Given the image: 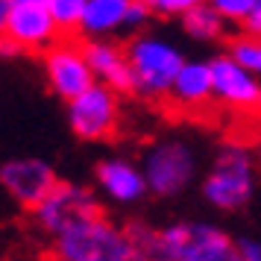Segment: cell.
<instances>
[{"mask_svg": "<svg viewBox=\"0 0 261 261\" xmlns=\"http://www.w3.org/2000/svg\"><path fill=\"white\" fill-rule=\"evenodd\" d=\"M129 0H85L80 36L85 38H112L123 27V12Z\"/></svg>", "mask_w": 261, "mask_h": 261, "instance_id": "obj_15", "label": "cell"}, {"mask_svg": "<svg viewBox=\"0 0 261 261\" xmlns=\"http://www.w3.org/2000/svg\"><path fill=\"white\" fill-rule=\"evenodd\" d=\"M238 249L247 261H261V241L258 238H235Z\"/></svg>", "mask_w": 261, "mask_h": 261, "instance_id": "obj_22", "label": "cell"}, {"mask_svg": "<svg viewBox=\"0 0 261 261\" xmlns=\"http://www.w3.org/2000/svg\"><path fill=\"white\" fill-rule=\"evenodd\" d=\"M36 226L44 235H59L62 229H68L71 223L83 220L88 214L100 212V200L94 197V191L85 188L83 182H71V179H56V185L41 197V200L30 208Z\"/></svg>", "mask_w": 261, "mask_h": 261, "instance_id": "obj_7", "label": "cell"}, {"mask_svg": "<svg viewBox=\"0 0 261 261\" xmlns=\"http://www.w3.org/2000/svg\"><path fill=\"white\" fill-rule=\"evenodd\" d=\"M83 53L97 83L109 85L118 94H132V71L123 47H118L112 38H85Z\"/></svg>", "mask_w": 261, "mask_h": 261, "instance_id": "obj_13", "label": "cell"}, {"mask_svg": "<svg viewBox=\"0 0 261 261\" xmlns=\"http://www.w3.org/2000/svg\"><path fill=\"white\" fill-rule=\"evenodd\" d=\"M226 47H229L226 53H229L241 68H247L249 73L261 76V36L241 33V36L229 38V44H226Z\"/></svg>", "mask_w": 261, "mask_h": 261, "instance_id": "obj_18", "label": "cell"}, {"mask_svg": "<svg viewBox=\"0 0 261 261\" xmlns=\"http://www.w3.org/2000/svg\"><path fill=\"white\" fill-rule=\"evenodd\" d=\"M150 18H153V12L144 6V0H129V6H126V12H123V27H120V33H141L144 27L150 24Z\"/></svg>", "mask_w": 261, "mask_h": 261, "instance_id": "obj_20", "label": "cell"}, {"mask_svg": "<svg viewBox=\"0 0 261 261\" xmlns=\"http://www.w3.org/2000/svg\"><path fill=\"white\" fill-rule=\"evenodd\" d=\"M258 188V167L255 155L247 144L229 141L214 153L212 165L202 176V200L212 205L214 212H241L247 208Z\"/></svg>", "mask_w": 261, "mask_h": 261, "instance_id": "obj_3", "label": "cell"}, {"mask_svg": "<svg viewBox=\"0 0 261 261\" xmlns=\"http://www.w3.org/2000/svg\"><path fill=\"white\" fill-rule=\"evenodd\" d=\"M94 182H97V191L115 205H138L150 194L141 165L126 159V155L100 159L94 167Z\"/></svg>", "mask_w": 261, "mask_h": 261, "instance_id": "obj_11", "label": "cell"}, {"mask_svg": "<svg viewBox=\"0 0 261 261\" xmlns=\"http://www.w3.org/2000/svg\"><path fill=\"white\" fill-rule=\"evenodd\" d=\"M244 33H252V36H261V0H255L252 3V9H249V15L244 18Z\"/></svg>", "mask_w": 261, "mask_h": 261, "instance_id": "obj_23", "label": "cell"}, {"mask_svg": "<svg viewBox=\"0 0 261 261\" xmlns=\"http://www.w3.org/2000/svg\"><path fill=\"white\" fill-rule=\"evenodd\" d=\"M21 53H24V50L18 47L12 38L6 36V33H0V59H18Z\"/></svg>", "mask_w": 261, "mask_h": 261, "instance_id": "obj_24", "label": "cell"}, {"mask_svg": "<svg viewBox=\"0 0 261 261\" xmlns=\"http://www.w3.org/2000/svg\"><path fill=\"white\" fill-rule=\"evenodd\" d=\"M53 261H150L126 226L103 212L88 214L53 235Z\"/></svg>", "mask_w": 261, "mask_h": 261, "instance_id": "obj_2", "label": "cell"}, {"mask_svg": "<svg viewBox=\"0 0 261 261\" xmlns=\"http://www.w3.org/2000/svg\"><path fill=\"white\" fill-rule=\"evenodd\" d=\"M252 132H255V141H261V109L252 112Z\"/></svg>", "mask_w": 261, "mask_h": 261, "instance_id": "obj_26", "label": "cell"}, {"mask_svg": "<svg viewBox=\"0 0 261 261\" xmlns=\"http://www.w3.org/2000/svg\"><path fill=\"white\" fill-rule=\"evenodd\" d=\"M123 53L132 71V94L144 100H165L173 76L185 62V53L170 38L144 30L132 36Z\"/></svg>", "mask_w": 261, "mask_h": 261, "instance_id": "obj_4", "label": "cell"}, {"mask_svg": "<svg viewBox=\"0 0 261 261\" xmlns=\"http://www.w3.org/2000/svg\"><path fill=\"white\" fill-rule=\"evenodd\" d=\"M12 3H36V6H47V0H12Z\"/></svg>", "mask_w": 261, "mask_h": 261, "instance_id": "obj_27", "label": "cell"}, {"mask_svg": "<svg viewBox=\"0 0 261 261\" xmlns=\"http://www.w3.org/2000/svg\"><path fill=\"white\" fill-rule=\"evenodd\" d=\"M85 0H47V12L53 24L59 30V36L73 38L80 33V21H83Z\"/></svg>", "mask_w": 261, "mask_h": 261, "instance_id": "obj_17", "label": "cell"}, {"mask_svg": "<svg viewBox=\"0 0 261 261\" xmlns=\"http://www.w3.org/2000/svg\"><path fill=\"white\" fill-rule=\"evenodd\" d=\"M126 232L150 261H247L235 238L208 220H173L162 229L132 220Z\"/></svg>", "mask_w": 261, "mask_h": 261, "instance_id": "obj_1", "label": "cell"}, {"mask_svg": "<svg viewBox=\"0 0 261 261\" xmlns=\"http://www.w3.org/2000/svg\"><path fill=\"white\" fill-rule=\"evenodd\" d=\"M147 191L155 197H179L194 185L200 170V153L185 138H162L147 147L141 159Z\"/></svg>", "mask_w": 261, "mask_h": 261, "instance_id": "obj_5", "label": "cell"}, {"mask_svg": "<svg viewBox=\"0 0 261 261\" xmlns=\"http://www.w3.org/2000/svg\"><path fill=\"white\" fill-rule=\"evenodd\" d=\"M167 100L182 112H202L212 106V71L208 59H185L167 88Z\"/></svg>", "mask_w": 261, "mask_h": 261, "instance_id": "obj_14", "label": "cell"}, {"mask_svg": "<svg viewBox=\"0 0 261 261\" xmlns=\"http://www.w3.org/2000/svg\"><path fill=\"white\" fill-rule=\"evenodd\" d=\"M68 126L85 144L109 141L120 126V94L103 83H91L68 103Z\"/></svg>", "mask_w": 261, "mask_h": 261, "instance_id": "obj_6", "label": "cell"}, {"mask_svg": "<svg viewBox=\"0 0 261 261\" xmlns=\"http://www.w3.org/2000/svg\"><path fill=\"white\" fill-rule=\"evenodd\" d=\"M212 71V100L229 112L252 115L261 109V76L241 68L229 53H214L208 59Z\"/></svg>", "mask_w": 261, "mask_h": 261, "instance_id": "obj_8", "label": "cell"}, {"mask_svg": "<svg viewBox=\"0 0 261 261\" xmlns=\"http://www.w3.org/2000/svg\"><path fill=\"white\" fill-rule=\"evenodd\" d=\"M182 18V30H185V36L194 38V41H200V44H217V41H223L226 38V18L217 9H214L208 0H202L197 6H191L185 15H179Z\"/></svg>", "mask_w": 261, "mask_h": 261, "instance_id": "obj_16", "label": "cell"}, {"mask_svg": "<svg viewBox=\"0 0 261 261\" xmlns=\"http://www.w3.org/2000/svg\"><path fill=\"white\" fill-rule=\"evenodd\" d=\"M9 9H12V0H0V33L6 30V18H9Z\"/></svg>", "mask_w": 261, "mask_h": 261, "instance_id": "obj_25", "label": "cell"}, {"mask_svg": "<svg viewBox=\"0 0 261 261\" xmlns=\"http://www.w3.org/2000/svg\"><path fill=\"white\" fill-rule=\"evenodd\" d=\"M197 3L202 0H144V6L153 12V18H179Z\"/></svg>", "mask_w": 261, "mask_h": 261, "instance_id": "obj_19", "label": "cell"}, {"mask_svg": "<svg viewBox=\"0 0 261 261\" xmlns=\"http://www.w3.org/2000/svg\"><path fill=\"white\" fill-rule=\"evenodd\" d=\"M3 33L27 53H44L50 44L62 38L47 6H36V3H12Z\"/></svg>", "mask_w": 261, "mask_h": 261, "instance_id": "obj_12", "label": "cell"}, {"mask_svg": "<svg viewBox=\"0 0 261 261\" xmlns=\"http://www.w3.org/2000/svg\"><path fill=\"white\" fill-rule=\"evenodd\" d=\"M208 3L226 18V24H244L255 0H208Z\"/></svg>", "mask_w": 261, "mask_h": 261, "instance_id": "obj_21", "label": "cell"}, {"mask_svg": "<svg viewBox=\"0 0 261 261\" xmlns=\"http://www.w3.org/2000/svg\"><path fill=\"white\" fill-rule=\"evenodd\" d=\"M44 80H47L50 91L59 97V100H71L80 91H85L94 80V71L88 68L83 53V44H76L73 38L62 36L56 44H50L44 53Z\"/></svg>", "mask_w": 261, "mask_h": 261, "instance_id": "obj_9", "label": "cell"}, {"mask_svg": "<svg viewBox=\"0 0 261 261\" xmlns=\"http://www.w3.org/2000/svg\"><path fill=\"white\" fill-rule=\"evenodd\" d=\"M56 167L38 155H15L0 165V188L21 208H33L56 185Z\"/></svg>", "mask_w": 261, "mask_h": 261, "instance_id": "obj_10", "label": "cell"}]
</instances>
